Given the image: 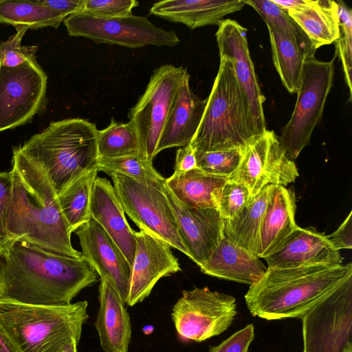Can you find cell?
I'll use <instances>...</instances> for the list:
<instances>
[{
  "label": "cell",
  "mask_w": 352,
  "mask_h": 352,
  "mask_svg": "<svg viewBox=\"0 0 352 352\" xmlns=\"http://www.w3.org/2000/svg\"><path fill=\"white\" fill-rule=\"evenodd\" d=\"M47 80L36 59L16 67L0 64V132L30 122L41 110Z\"/></svg>",
  "instance_id": "4fadbf2b"
},
{
  "label": "cell",
  "mask_w": 352,
  "mask_h": 352,
  "mask_svg": "<svg viewBox=\"0 0 352 352\" xmlns=\"http://www.w3.org/2000/svg\"><path fill=\"white\" fill-rule=\"evenodd\" d=\"M274 67L283 85L291 93L299 89L303 67L316 50L304 32L267 26Z\"/></svg>",
  "instance_id": "603a6c76"
},
{
  "label": "cell",
  "mask_w": 352,
  "mask_h": 352,
  "mask_svg": "<svg viewBox=\"0 0 352 352\" xmlns=\"http://www.w3.org/2000/svg\"><path fill=\"white\" fill-rule=\"evenodd\" d=\"M174 173H182L197 168L195 150L190 145L179 147L175 155Z\"/></svg>",
  "instance_id": "7bdbcfd3"
},
{
  "label": "cell",
  "mask_w": 352,
  "mask_h": 352,
  "mask_svg": "<svg viewBox=\"0 0 352 352\" xmlns=\"http://www.w3.org/2000/svg\"><path fill=\"white\" fill-rule=\"evenodd\" d=\"M216 38L219 57L230 58L241 89L245 96L251 119L257 135L266 130L263 95L250 56L247 29L238 22L225 19L218 25Z\"/></svg>",
  "instance_id": "9a60e30c"
},
{
  "label": "cell",
  "mask_w": 352,
  "mask_h": 352,
  "mask_svg": "<svg viewBox=\"0 0 352 352\" xmlns=\"http://www.w3.org/2000/svg\"><path fill=\"white\" fill-rule=\"evenodd\" d=\"M98 173L96 168L83 173L57 194L60 210L72 233L91 219V192Z\"/></svg>",
  "instance_id": "f546056e"
},
{
  "label": "cell",
  "mask_w": 352,
  "mask_h": 352,
  "mask_svg": "<svg viewBox=\"0 0 352 352\" xmlns=\"http://www.w3.org/2000/svg\"><path fill=\"white\" fill-rule=\"evenodd\" d=\"M252 197L245 185L228 179L221 191L218 210L224 219H232L243 209Z\"/></svg>",
  "instance_id": "8d00e7d4"
},
{
  "label": "cell",
  "mask_w": 352,
  "mask_h": 352,
  "mask_svg": "<svg viewBox=\"0 0 352 352\" xmlns=\"http://www.w3.org/2000/svg\"><path fill=\"white\" fill-rule=\"evenodd\" d=\"M243 149L197 152V168L213 175L229 179L236 172Z\"/></svg>",
  "instance_id": "e575fe53"
},
{
  "label": "cell",
  "mask_w": 352,
  "mask_h": 352,
  "mask_svg": "<svg viewBox=\"0 0 352 352\" xmlns=\"http://www.w3.org/2000/svg\"><path fill=\"white\" fill-rule=\"evenodd\" d=\"M11 188L10 171L0 172V256L6 254L14 243L7 230V212Z\"/></svg>",
  "instance_id": "ab89813d"
},
{
  "label": "cell",
  "mask_w": 352,
  "mask_h": 352,
  "mask_svg": "<svg viewBox=\"0 0 352 352\" xmlns=\"http://www.w3.org/2000/svg\"><path fill=\"white\" fill-rule=\"evenodd\" d=\"M298 177V168L278 137L267 129L245 146L236 172L228 179L245 185L254 197L267 185L285 187Z\"/></svg>",
  "instance_id": "5bb4252c"
},
{
  "label": "cell",
  "mask_w": 352,
  "mask_h": 352,
  "mask_svg": "<svg viewBox=\"0 0 352 352\" xmlns=\"http://www.w3.org/2000/svg\"><path fill=\"white\" fill-rule=\"evenodd\" d=\"M352 263L269 268L245 295L254 316L268 320L302 318L344 281Z\"/></svg>",
  "instance_id": "3957f363"
},
{
  "label": "cell",
  "mask_w": 352,
  "mask_h": 352,
  "mask_svg": "<svg viewBox=\"0 0 352 352\" xmlns=\"http://www.w3.org/2000/svg\"><path fill=\"white\" fill-rule=\"evenodd\" d=\"M79 342L76 338H71L56 352H77Z\"/></svg>",
  "instance_id": "bcb514c9"
},
{
  "label": "cell",
  "mask_w": 352,
  "mask_h": 352,
  "mask_svg": "<svg viewBox=\"0 0 352 352\" xmlns=\"http://www.w3.org/2000/svg\"><path fill=\"white\" fill-rule=\"evenodd\" d=\"M352 211L349 212L344 221L337 230L329 235L327 239L332 245L338 251L342 249L352 248Z\"/></svg>",
  "instance_id": "b9f144b4"
},
{
  "label": "cell",
  "mask_w": 352,
  "mask_h": 352,
  "mask_svg": "<svg viewBox=\"0 0 352 352\" xmlns=\"http://www.w3.org/2000/svg\"><path fill=\"white\" fill-rule=\"evenodd\" d=\"M200 269L205 274L251 286L261 278L267 267L257 256L224 236Z\"/></svg>",
  "instance_id": "484cf974"
},
{
  "label": "cell",
  "mask_w": 352,
  "mask_h": 352,
  "mask_svg": "<svg viewBox=\"0 0 352 352\" xmlns=\"http://www.w3.org/2000/svg\"><path fill=\"white\" fill-rule=\"evenodd\" d=\"M235 298L208 287L183 290L171 317L179 336L201 342L227 330L236 314Z\"/></svg>",
  "instance_id": "7c38bea8"
},
{
  "label": "cell",
  "mask_w": 352,
  "mask_h": 352,
  "mask_svg": "<svg viewBox=\"0 0 352 352\" xmlns=\"http://www.w3.org/2000/svg\"><path fill=\"white\" fill-rule=\"evenodd\" d=\"M313 47L331 44L339 36L338 6L332 0H307L300 8L287 10Z\"/></svg>",
  "instance_id": "4316f807"
},
{
  "label": "cell",
  "mask_w": 352,
  "mask_h": 352,
  "mask_svg": "<svg viewBox=\"0 0 352 352\" xmlns=\"http://www.w3.org/2000/svg\"><path fill=\"white\" fill-rule=\"evenodd\" d=\"M338 6L339 36L336 43V55L342 62L345 81L352 94V10L342 1H336Z\"/></svg>",
  "instance_id": "836d02e7"
},
{
  "label": "cell",
  "mask_w": 352,
  "mask_h": 352,
  "mask_svg": "<svg viewBox=\"0 0 352 352\" xmlns=\"http://www.w3.org/2000/svg\"><path fill=\"white\" fill-rule=\"evenodd\" d=\"M100 158H118L140 154V143L134 125L111 118L109 124L98 131Z\"/></svg>",
  "instance_id": "1f68e13d"
},
{
  "label": "cell",
  "mask_w": 352,
  "mask_h": 352,
  "mask_svg": "<svg viewBox=\"0 0 352 352\" xmlns=\"http://www.w3.org/2000/svg\"><path fill=\"white\" fill-rule=\"evenodd\" d=\"M282 9L287 11L291 9H295L305 5L307 0H272Z\"/></svg>",
  "instance_id": "f6af8a7d"
},
{
  "label": "cell",
  "mask_w": 352,
  "mask_h": 352,
  "mask_svg": "<svg viewBox=\"0 0 352 352\" xmlns=\"http://www.w3.org/2000/svg\"><path fill=\"white\" fill-rule=\"evenodd\" d=\"M301 318L303 352H352V277Z\"/></svg>",
  "instance_id": "9c48e42d"
},
{
  "label": "cell",
  "mask_w": 352,
  "mask_h": 352,
  "mask_svg": "<svg viewBox=\"0 0 352 352\" xmlns=\"http://www.w3.org/2000/svg\"><path fill=\"white\" fill-rule=\"evenodd\" d=\"M254 338L252 324L235 332L217 346H210L209 352H248Z\"/></svg>",
  "instance_id": "60d3db41"
},
{
  "label": "cell",
  "mask_w": 352,
  "mask_h": 352,
  "mask_svg": "<svg viewBox=\"0 0 352 352\" xmlns=\"http://www.w3.org/2000/svg\"><path fill=\"white\" fill-rule=\"evenodd\" d=\"M269 268L341 265L343 257L327 235L298 226L272 254L264 258Z\"/></svg>",
  "instance_id": "d6986e66"
},
{
  "label": "cell",
  "mask_w": 352,
  "mask_h": 352,
  "mask_svg": "<svg viewBox=\"0 0 352 352\" xmlns=\"http://www.w3.org/2000/svg\"><path fill=\"white\" fill-rule=\"evenodd\" d=\"M98 170L109 175L122 174L157 188H162L166 179L154 168L153 162L140 155L111 159L99 157Z\"/></svg>",
  "instance_id": "d6a6232c"
},
{
  "label": "cell",
  "mask_w": 352,
  "mask_h": 352,
  "mask_svg": "<svg viewBox=\"0 0 352 352\" xmlns=\"http://www.w3.org/2000/svg\"><path fill=\"white\" fill-rule=\"evenodd\" d=\"M7 230L15 243L25 241L58 254L80 257L60 210L57 193L44 170L13 148Z\"/></svg>",
  "instance_id": "7a4b0ae2"
},
{
  "label": "cell",
  "mask_w": 352,
  "mask_h": 352,
  "mask_svg": "<svg viewBox=\"0 0 352 352\" xmlns=\"http://www.w3.org/2000/svg\"><path fill=\"white\" fill-rule=\"evenodd\" d=\"M98 131L81 118L52 122L17 149L45 173L58 194L83 173L98 168Z\"/></svg>",
  "instance_id": "277c9868"
},
{
  "label": "cell",
  "mask_w": 352,
  "mask_h": 352,
  "mask_svg": "<svg viewBox=\"0 0 352 352\" xmlns=\"http://www.w3.org/2000/svg\"><path fill=\"white\" fill-rule=\"evenodd\" d=\"M187 69L163 65L151 76L143 94L131 109L128 118L140 143V155L153 162L157 146L175 98Z\"/></svg>",
  "instance_id": "8fae6325"
},
{
  "label": "cell",
  "mask_w": 352,
  "mask_h": 352,
  "mask_svg": "<svg viewBox=\"0 0 352 352\" xmlns=\"http://www.w3.org/2000/svg\"><path fill=\"white\" fill-rule=\"evenodd\" d=\"M296 197L283 186L272 185L259 233L256 256L265 258L274 252L298 228L295 221Z\"/></svg>",
  "instance_id": "d4e9b609"
},
{
  "label": "cell",
  "mask_w": 352,
  "mask_h": 352,
  "mask_svg": "<svg viewBox=\"0 0 352 352\" xmlns=\"http://www.w3.org/2000/svg\"><path fill=\"white\" fill-rule=\"evenodd\" d=\"M163 190L174 214L179 234L188 256L199 267L210 258L223 235V218L214 208L188 206L177 199L168 187Z\"/></svg>",
  "instance_id": "2e32d148"
},
{
  "label": "cell",
  "mask_w": 352,
  "mask_h": 352,
  "mask_svg": "<svg viewBox=\"0 0 352 352\" xmlns=\"http://www.w3.org/2000/svg\"><path fill=\"white\" fill-rule=\"evenodd\" d=\"M98 281V274L82 256L47 250L16 241L0 256V300L63 306Z\"/></svg>",
  "instance_id": "6da1fadb"
},
{
  "label": "cell",
  "mask_w": 352,
  "mask_h": 352,
  "mask_svg": "<svg viewBox=\"0 0 352 352\" xmlns=\"http://www.w3.org/2000/svg\"><path fill=\"white\" fill-rule=\"evenodd\" d=\"M39 2L67 17L71 14L80 12L83 0H38Z\"/></svg>",
  "instance_id": "ee69618b"
},
{
  "label": "cell",
  "mask_w": 352,
  "mask_h": 352,
  "mask_svg": "<svg viewBox=\"0 0 352 352\" xmlns=\"http://www.w3.org/2000/svg\"><path fill=\"white\" fill-rule=\"evenodd\" d=\"M207 98L202 100L190 87V74L183 78L162 129L156 155L166 148L184 147L192 141L202 118Z\"/></svg>",
  "instance_id": "7402d4cb"
},
{
  "label": "cell",
  "mask_w": 352,
  "mask_h": 352,
  "mask_svg": "<svg viewBox=\"0 0 352 352\" xmlns=\"http://www.w3.org/2000/svg\"><path fill=\"white\" fill-rule=\"evenodd\" d=\"M334 70V58L322 61L312 56L305 63L293 113L278 138L293 161L309 144L312 132L322 118Z\"/></svg>",
  "instance_id": "52a82bcc"
},
{
  "label": "cell",
  "mask_w": 352,
  "mask_h": 352,
  "mask_svg": "<svg viewBox=\"0 0 352 352\" xmlns=\"http://www.w3.org/2000/svg\"><path fill=\"white\" fill-rule=\"evenodd\" d=\"M243 1L245 4L252 7L261 16L267 26L284 27L297 32H303L287 11L280 8L272 0Z\"/></svg>",
  "instance_id": "f35d334b"
},
{
  "label": "cell",
  "mask_w": 352,
  "mask_h": 352,
  "mask_svg": "<svg viewBox=\"0 0 352 352\" xmlns=\"http://www.w3.org/2000/svg\"><path fill=\"white\" fill-rule=\"evenodd\" d=\"M63 22L69 36L84 37L97 44L140 48L147 45L173 47L180 42L175 32L156 26L145 16L132 14L102 19L78 12Z\"/></svg>",
  "instance_id": "30bf717a"
},
{
  "label": "cell",
  "mask_w": 352,
  "mask_h": 352,
  "mask_svg": "<svg viewBox=\"0 0 352 352\" xmlns=\"http://www.w3.org/2000/svg\"><path fill=\"white\" fill-rule=\"evenodd\" d=\"M100 279L95 327L101 348L104 352H129L131 324L126 303L110 280Z\"/></svg>",
  "instance_id": "44dd1931"
},
{
  "label": "cell",
  "mask_w": 352,
  "mask_h": 352,
  "mask_svg": "<svg viewBox=\"0 0 352 352\" xmlns=\"http://www.w3.org/2000/svg\"><path fill=\"white\" fill-rule=\"evenodd\" d=\"M139 5L135 0H83L80 12L102 19H112L132 14Z\"/></svg>",
  "instance_id": "74e56055"
},
{
  "label": "cell",
  "mask_w": 352,
  "mask_h": 352,
  "mask_svg": "<svg viewBox=\"0 0 352 352\" xmlns=\"http://www.w3.org/2000/svg\"><path fill=\"white\" fill-rule=\"evenodd\" d=\"M67 16L41 4L38 0H0V23L28 29L58 28Z\"/></svg>",
  "instance_id": "4dcf8cb0"
},
{
  "label": "cell",
  "mask_w": 352,
  "mask_h": 352,
  "mask_svg": "<svg viewBox=\"0 0 352 352\" xmlns=\"http://www.w3.org/2000/svg\"><path fill=\"white\" fill-rule=\"evenodd\" d=\"M256 135L233 63L221 57L202 118L189 144L197 152L243 149Z\"/></svg>",
  "instance_id": "8992f818"
},
{
  "label": "cell",
  "mask_w": 352,
  "mask_h": 352,
  "mask_svg": "<svg viewBox=\"0 0 352 352\" xmlns=\"http://www.w3.org/2000/svg\"><path fill=\"white\" fill-rule=\"evenodd\" d=\"M0 352H16L1 330Z\"/></svg>",
  "instance_id": "7dc6e473"
},
{
  "label": "cell",
  "mask_w": 352,
  "mask_h": 352,
  "mask_svg": "<svg viewBox=\"0 0 352 352\" xmlns=\"http://www.w3.org/2000/svg\"><path fill=\"white\" fill-rule=\"evenodd\" d=\"M135 253L126 302L131 307L146 298L160 278L182 270L178 259L166 243L142 230L135 232Z\"/></svg>",
  "instance_id": "e0dca14e"
},
{
  "label": "cell",
  "mask_w": 352,
  "mask_h": 352,
  "mask_svg": "<svg viewBox=\"0 0 352 352\" xmlns=\"http://www.w3.org/2000/svg\"><path fill=\"white\" fill-rule=\"evenodd\" d=\"M227 180L197 168L174 173L165 179V184L177 199L188 206L218 210L221 191Z\"/></svg>",
  "instance_id": "83f0119b"
},
{
  "label": "cell",
  "mask_w": 352,
  "mask_h": 352,
  "mask_svg": "<svg viewBox=\"0 0 352 352\" xmlns=\"http://www.w3.org/2000/svg\"><path fill=\"white\" fill-rule=\"evenodd\" d=\"M245 5L243 0H165L153 3L149 13L194 30L219 25L224 16L241 10Z\"/></svg>",
  "instance_id": "cb8c5ba5"
},
{
  "label": "cell",
  "mask_w": 352,
  "mask_h": 352,
  "mask_svg": "<svg viewBox=\"0 0 352 352\" xmlns=\"http://www.w3.org/2000/svg\"><path fill=\"white\" fill-rule=\"evenodd\" d=\"M88 302L47 306L0 300V330L16 352H56L69 339L80 341Z\"/></svg>",
  "instance_id": "5b68a950"
},
{
  "label": "cell",
  "mask_w": 352,
  "mask_h": 352,
  "mask_svg": "<svg viewBox=\"0 0 352 352\" xmlns=\"http://www.w3.org/2000/svg\"><path fill=\"white\" fill-rule=\"evenodd\" d=\"M109 175L124 213L140 230L188 256L163 186L148 185L119 173Z\"/></svg>",
  "instance_id": "ba28073f"
},
{
  "label": "cell",
  "mask_w": 352,
  "mask_h": 352,
  "mask_svg": "<svg viewBox=\"0 0 352 352\" xmlns=\"http://www.w3.org/2000/svg\"><path fill=\"white\" fill-rule=\"evenodd\" d=\"M91 217L98 222L133 265L135 248V231L125 217V213L111 182L96 176L92 188Z\"/></svg>",
  "instance_id": "ffe728a7"
},
{
  "label": "cell",
  "mask_w": 352,
  "mask_h": 352,
  "mask_svg": "<svg viewBox=\"0 0 352 352\" xmlns=\"http://www.w3.org/2000/svg\"><path fill=\"white\" fill-rule=\"evenodd\" d=\"M272 188V185L265 186L235 217L223 219L224 236L256 256L261 225Z\"/></svg>",
  "instance_id": "f1b7e54d"
},
{
  "label": "cell",
  "mask_w": 352,
  "mask_h": 352,
  "mask_svg": "<svg viewBox=\"0 0 352 352\" xmlns=\"http://www.w3.org/2000/svg\"><path fill=\"white\" fill-rule=\"evenodd\" d=\"M87 260L100 278L110 280L126 303L130 285L132 267L113 240L94 219L75 232Z\"/></svg>",
  "instance_id": "ac0fdd59"
},
{
  "label": "cell",
  "mask_w": 352,
  "mask_h": 352,
  "mask_svg": "<svg viewBox=\"0 0 352 352\" xmlns=\"http://www.w3.org/2000/svg\"><path fill=\"white\" fill-rule=\"evenodd\" d=\"M16 32L6 41L0 43V64L8 67H16L28 61L36 59V45L23 46L22 38L28 30L27 27L15 28Z\"/></svg>",
  "instance_id": "d590c367"
}]
</instances>
